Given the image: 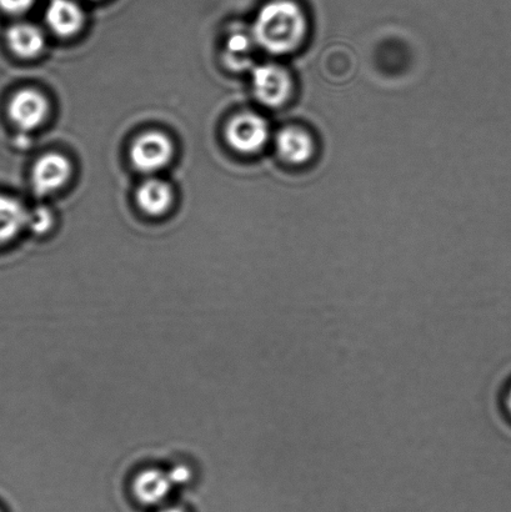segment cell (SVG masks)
<instances>
[{
	"label": "cell",
	"mask_w": 511,
	"mask_h": 512,
	"mask_svg": "<svg viewBox=\"0 0 511 512\" xmlns=\"http://www.w3.org/2000/svg\"><path fill=\"white\" fill-rule=\"evenodd\" d=\"M307 22L302 9L289 0H275L265 5L254 25V37L270 53L292 52L302 43Z\"/></svg>",
	"instance_id": "1"
},
{
	"label": "cell",
	"mask_w": 511,
	"mask_h": 512,
	"mask_svg": "<svg viewBox=\"0 0 511 512\" xmlns=\"http://www.w3.org/2000/svg\"><path fill=\"white\" fill-rule=\"evenodd\" d=\"M173 148L170 140L162 133L143 134L135 140L130 157L135 168L140 172H154L163 168L172 157Z\"/></svg>",
	"instance_id": "2"
},
{
	"label": "cell",
	"mask_w": 511,
	"mask_h": 512,
	"mask_svg": "<svg viewBox=\"0 0 511 512\" xmlns=\"http://www.w3.org/2000/svg\"><path fill=\"white\" fill-rule=\"evenodd\" d=\"M268 125L255 114L244 113L235 117L227 129L228 142L242 153L257 152L268 139Z\"/></svg>",
	"instance_id": "3"
},
{
	"label": "cell",
	"mask_w": 511,
	"mask_h": 512,
	"mask_svg": "<svg viewBox=\"0 0 511 512\" xmlns=\"http://www.w3.org/2000/svg\"><path fill=\"white\" fill-rule=\"evenodd\" d=\"M253 85L257 98L269 107H279L287 102L292 90L288 73L275 65H262L255 69Z\"/></svg>",
	"instance_id": "4"
},
{
	"label": "cell",
	"mask_w": 511,
	"mask_h": 512,
	"mask_svg": "<svg viewBox=\"0 0 511 512\" xmlns=\"http://www.w3.org/2000/svg\"><path fill=\"white\" fill-rule=\"evenodd\" d=\"M48 114L47 99L32 89L14 95L9 105V115L20 129L32 130L43 123Z\"/></svg>",
	"instance_id": "5"
},
{
	"label": "cell",
	"mask_w": 511,
	"mask_h": 512,
	"mask_svg": "<svg viewBox=\"0 0 511 512\" xmlns=\"http://www.w3.org/2000/svg\"><path fill=\"white\" fill-rule=\"evenodd\" d=\"M174 485L168 471L149 468L139 471L133 480L132 489L140 504L155 506L167 500Z\"/></svg>",
	"instance_id": "6"
},
{
	"label": "cell",
	"mask_w": 511,
	"mask_h": 512,
	"mask_svg": "<svg viewBox=\"0 0 511 512\" xmlns=\"http://www.w3.org/2000/svg\"><path fill=\"white\" fill-rule=\"evenodd\" d=\"M70 175V164L59 154L40 158L33 169V187L38 195H47L63 187Z\"/></svg>",
	"instance_id": "7"
},
{
	"label": "cell",
	"mask_w": 511,
	"mask_h": 512,
	"mask_svg": "<svg viewBox=\"0 0 511 512\" xmlns=\"http://www.w3.org/2000/svg\"><path fill=\"white\" fill-rule=\"evenodd\" d=\"M82 9L72 0H53L47 12V22L55 33L69 37L78 32L83 24Z\"/></svg>",
	"instance_id": "8"
},
{
	"label": "cell",
	"mask_w": 511,
	"mask_h": 512,
	"mask_svg": "<svg viewBox=\"0 0 511 512\" xmlns=\"http://www.w3.org/2000/svg\"><path fill=\"white\" fill-rule=\"evenodd\" d=\"M277 147L280 157L292 164L308 162L313 154V142L303 130L289 128L284 129L278 135Z\"/></svg>",
	"instance_id": "9"
},
{
	"label": "cell",
	"mask_w": 511,
	"mask_h": 512,
	"mask_svg": "<svg viewBox=\"0 0 511 512\" xmlns=\"http://www.w3.org/2000/svg\"><path fill=\"white\" fill-rule=\"evenodd\" d=\"M9 47L22 58H33L42 52L44 37L34 25L17 24L9 29Z\"/></svg>",
	"instance_id": "10"
},
{
	"label": "cell",
	"mask_w": 511,
	"mask_h": 512,
	"mask_svg": "<svg viewBox=\"0 0 511 512\" xmlns=\"http://www.w3.org/2000/svg\"><path fill=\"white\" fill-rule=\"evenodd\" d=\"M137 199L145 213L162 214L172 203V189L160 180H148L138 189Z\"/></svg>",
	"instance_id": "11"
},
{
	"label": "cell",
	"mask_w": 511,
	"mask_h": 512,
	"mask_svg": "<svg viewBox=\"0 0 511 512\" xmlns=\"http://www.w3.org/2000/svg\"><path fill=\"white\" fill-rule=\"evenodd\" d=\"M28 218L22 204L0 195V243L13 239L28 224Z\"/></svg>",
	"instance_id": "12"
},
{
	"label": "cell",
	"mask_w": 511,
	"mask_h": 512,
	"mask_svg": "<svg viewBox=\"0 0 511 512\" xmlns=\"http://www.w3.org/2000/svg\"><path fill=\"white\" fill-rule=\"evenodd\" d=\"M28 225L34 233L43 234L52 227V215L49 210L39 208L32 215H29Z\"/></svg>",
	"instance_id": "13"
},
{
	"label": "cell",
	"mask_w": 511,
	"mask_h": 512,
	"mask_svg": "<svg viewBox=\"0 0 511 512\" xmlns=\"http://www.w3.org/2000/svg\"><path fill=\"white\" fill-rule=\"evenodd\" d=\"M168 474L174 486L188 484L192 480V470L184 464L175 465Z\"/></svg>",
	"instance_id": "14"
},
{
	"label": "cell",
	"mask_w": 511,
	"mask_h": 512,
	"mask_svg": "<svg viewBox=\"0 0 511 512\" xmlns=\"http://www.w3.org/2000/svg\"><path fill=\"white\" fill-rule=\"evenodd\" d=\"M34 0H0V8L5 12L19 14L32 7Z\"/></svg>",
	"instance_id": "15"
},
{
	"label": "cell",
	"mask_w": 511,
	"mask_h": 512,
	"mask_svg": "<svg viewBox=\"0 0 511 512\" xmlns=\"http://www.w3.org/2000/svg\"><path fill=\"white\" fill-rule=\"evenodd\" d=\"M230 53L233 54H244L248 52L249 40L242 34L234 35L229 42Z\"/></svg>",
	"instance_id": "16"
},
{
	"label": "cell",
	"mask_w": 511,
	"mask_h": 512,
	"mask_svg": "<svg viewBox=\"0 0 511 512\" xmlns=\"http://www.w3.org/2000/svg\"><path fill=\"white\" fill-rule=\"evenodd\" d=\"M158 512H187L180 508H175V506H172V508H164Z\"/></svg>",
	"instance_id": "17"
},
{
	"label": "cell",
	"mask_w": 511,
	"mask_h": 512,
	"mask_svg": "<svg viewBox=\"0 0 511 512\" xmlns=\"http://www.w3.org/2000/svg\"><path fill=\"white\" fill-rule=\"evenodd\" d=\"M508 406H509V410L511 411V390H510V393L508 396Z\"/></svg>",
	"instance_id": "18"
}]
</instances>
